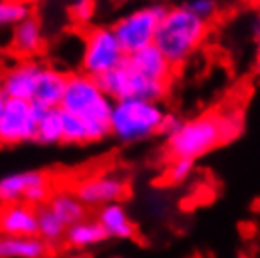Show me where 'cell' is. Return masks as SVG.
<instances>
[{
  "label": "cell",
  "instance_id": "7a4b0ae2",
  "mask_svg": "<svg viewBox=\"0 0 260 258\" xmlns=\"http://www.w3.org/2000/svg\"><path fill=\"white\" fill-rule=\"evenodd\" d=\"M111 100L100 87L98 79L76 72L68 74L66 89L60 100V110L79 119L91 132L92 143H98L110 138V115Z\"/></svg>",
  "mask_w": 260,
  "mask_h": 258
},
{
  "label": "cell",
  "instance_id": "5bb4252c",
  "mask_svg": "<svg viewBox=\"0 0 260 258\" xmlns=\"http://www.w3.org/2000/svg\"><path fill=\"white\" fill-rule=\"evenodd\" d=\"M44 45H46L44 28L34 15L26 17L10 30V49L19 57H36L44 49Z\"/></svg>",
  "mask_w": 260,
  "mask_h": 258
},
{
  "label": "cell",
  "instance_id": "83f0119b",
  "mask_svg": "<svg viewBox=\"0 0 260 258\" xmlns=\"http://www.w3.org/2000/svg\"><path fill=\"white\" fill-rule=\"evenodd\" d=\"M256 40V57H254V66H256V72L260 74V38Z\"/></svg>",
  "mask_w": 260,
  "mask_h": 258
},
{
  "label": "cell",
  "instance_id": "836d02e7",
  "mask_svg": "<svg viewBox=\"0 0 260 258\" xmlns=\"http://www.w3.org/2000/svg\"><path fill=\"white\" fill-rule=\"evenodd\" d=\"M238 258H249V256H247V254H240Z\"/></svg>",
  "mask_w": 260,
  "mask_h": 258
},
{
  "label": "cell",
  "instance_id": "8992f818",
  "mask_svg": "<svg viewBox=\"0 0 260 258\" xmlns=\"http://www.w3.org/2000/svg\"><path fill=\"white\" fill-rule=\"evenodd\" d=\"M104 92L115 102V100H128V98H140V100H153L162 102L170 94V83L155 81V79L143 76L142 72L123 60L117 68L108 72L106 76L98 79Z\"/></svg>",
  "mask_w": 260,
  "mask_h": 258
},
{
  "label": "cell",
  "instance_id": "7402d4cb",
  "mask_svg": "<svg viewBox=\"0 0 260 258\" xmlns=\"http://www.w3.org/2000/svg\"><path fill=\"white\" fill-rule=\"evenodd\" d=\"M62 143L66 145H87L92 143L91 132L79 119L62 111Z\"/></svg>",
  "mask_w": 260,
  "mask_h": 258
},
{
  "label": "cell",
  "instance_id": "ac0fdd59",
  "mask_svg": "<svg viewBox=\"0 0 260 258\" xmlns=\"http://www.w3.org/2000/svg\"><path fill=\"white\" fill-rule=\"evenodd\" d=\"M104 241H108V236H106L104 228L100 226V222L96 219L85 217L83 220H79V222L66 228L62 245L72 249V251L81 252L85 249L100 245Z\"/></svg>",
  "mask_w": 260,
  "mask_h": 258
},
{
  "label": "cell",
  "instance_id": "5b68a950",
  "mask_svg": "<svg viewBox=\"0 0 260 258\" xmlns=\"http://www.w3.org/2000/svg\"><path fill=\"white\" fill-rule=\"evenodd\" d=\"M166 12L168 6L160 0H155L149 4L132 8L111 25V30L123 47L124 55L140 51L155 42V34Z\"/></svg>",
  "mask_w": 260,
  "mask_h": 258
},
{
  "label": "cell",
  "instance_id": "f1b7e54d",
  "mask_svg": "<svg viewBox=\"0 0 260 258\" xmlns=\"http://www.w3.org/2000/svg\"><path fill=\"white\" fill-rule=\"evenodd\" d=\"M6 102H8V98L4 96V92L0 90V117H2V111H4V108H6Z\"/></svg>",
  "mask_w": 260,
  "mask_h": 258
},
{
  "label": "cell",
  "instance_id": "484cf974",
  "mask_svg": "<svg viewBox=\"0 0 260 258\" xmlns=\"http://www.w3.org/2000/svg\"><path fill=\"white\" fill-rule=\"evenodd\" d=\"M185 6L208 23L219 13V0H187Z\"/></svg>",
  "mask_w": 260,
  "mask_h": 258
},
{
  "label": "cell",
  "instance_id": "cb8c5ba5",
  "mask_svg": "<svg viewBox=\"0 0 260 258\" xmlns=\"http://www.w3.org/2000/svg\"><path fill=\"white\" fill-rule=\"evenodd\" d=\"M194 174V160L187 158H170L164 166L162 177L168 185H183L185 181L190 179V175Z\"/></svg>",
  "mask_w": 260,
  "mask_h": 258
},
{
  "label": "cell",
  "instance_id": "8fae6325",
  "mask_svg": "<svg viewBox=\"0 0 260 258\" xmlns=\"http://www.w3.org/2000/svg\"><path fill=\"white\" fill-rule=\"evenodd\" d=\"M42 66L44 64L34 62V60H23L4 72L0 78V90L4 92V96L12 98V100L30 102L36 92Z\"/></svg>",
  "mask_w": 260,
  "mask_h": 258
},
{
  "label": "cell",
  "instance_id": "d6a6232c",
  "mask_svg": "<svg viewBox=\"0 0 260 258\" xmlns=\"http://www.w3.org/2000/svg\"><path fill=\"white\" fill-rule=\"evenodd\" d=\"M2 209H4V202L0 200V215H2Z\"/></svg>",
  "mask_w": 260,
  "mask_h": 258
},
{
  "label": "cell",
  "instance_id": "8d00e7d4",
  "mask_svg": "<svg viewBox=\"0 0 260 258\" xmlns=\"http://www.w3.org/2000/svg\"><path fill=\"white\" fill-rule=\"evenodd\" d=\"M78 258H81V256H78Z\"/></svg>",
  "mask_w": 260,
  "mask_h": 258
},
{
  "label": "cell",
  "instance_id": "d6986e66",
  "mask_svg": "<svg viewBox=\"0 0 260 258\" xmlns=\"http://www.w3.org/2000/svg\"><path fill=\"white\" fill-rule=\"evenodd\" d=\"M46 204L53 213L64 222L66 228L79 222V220H83L87 217V213H89V207L79 200L72 188H57V190H53Z\"/></svg>",
  "mask_w": 260,
  "mask_h": 258
},
{
  "label": "cell",
  "instance_id": "4fadbf2b",
  "mask_svg": "<svg viewBox=\"0 0 260 258\" xmlns=\"http://www.w3.org/2000/svg\"><path fill=\"white\" fill-rule=\"evenodd\" d=\"M94 219L104 228L108 239H126V241L128 239H136L138 226L132 220L128 209H126L123 202L98 207Z\"/></svg>",
  "mask_w": 260,
  "mask_h": 258
},
{
  "label": "cell",
  "instance_id": "603a6c76",
  "mask_svg": "<svg viewBox=\"0 0 260 258\" xmlns=\"http://www.w3.org/2000/svg\"><path fill=\"white\" fill-rule=\"evenodd\" d=\"M30 6H26L19 0H0V30L10 28L12 30L21 21L30 17Z\"/></svg>",
  "mask_w": 260,
  "mask_h": 258
},
{
  "label": "cell",
  "instance_id": "30bf717a",
  "mask_svg": "<svg viewBox=\"0 0 260 258\" xmlns=\"http://www.w3.org/2000/svg\"><path fill=\"white\" fill-rule=\"evenodd\" d=\"M72 190L89 209H98L108 204L123 202L130 194V185L128 179L119 172H102L79 179Z\"/></svg>",
  "mask_w": 260,
  "mask_h": 258
},
{
  "label": "cell",
  "instance_id": "9a60e30c",
  "mask_svg": "<svg viewBox=\"0 0 260 258\" xmlns=\"http://www.w3.org/2000/svg\"><path fill=\"white\" fill-rule=\"evenodd\" d=\"M124 60L132 68L142 72L143 76L155 79V81H162V83L172 85L176 68L164 58V55L156 49L155 44L147 45V47H143V49H140L136 53H130V55L124 57Z\"/></svg>",
  "mask_w": 260,
  "mask_h": 258
},
{
  "label": "cell",
  "instance_id": "e575fe53",
  "mask_svg": "<svg viewBox=\"0 0 260 258\" xmlns=\"http://www.w3.org/2000/svg\"><path fill=\"white\" fill-rule=\"evenodd\" d=\"M111 258H124V256H111Z\"/></svg>",
  "mask_w": 260,
  "mask_h": 258
},
{
  "label": "cell",
  "instance_id": "1f68e13d",
  "mask_svg": "<svg viewBox=\"0 0 260 258\" xmlns=\"http://www.w3.org/2000/svg\"><path fill=\"white\" fill-rule=\"evenodd\" d=\"M117 4H130V2H136V0H115Z\"/></svg>",
  "mask_w": 260,
  "mask_h": 258
},
{
  "label": "cell",
  "instance_id": "3957f363",
  "mask_svg": "<svg viewBox=\"0 0 260 258\" xmlns=\"http://www.w3.org/2000/svg\"><path fill=\"white\" fill-rule=\"evenodd\" d=\"M209 34V23L200 19L185 4L168 6L155 34V47L162 53L174 68H181L198 49Z\"/></svg>",
  "mask_w": 260,
  "mask_h": 258
},
{
  "label": "cell",
  "instance_id": "277c9868",
  "mask_svg": "<svg viewBox=\"0 0 260 258\" xmlns=\"http://www.w3.org/2000/svg\"><path fill=\"white\" fill-rule=\"evenodd\" d=\"M166 113L162 102L140 98L115 100L110 115V136L124 145L145 142L160 134Z\"/></svg>",
  "mask_w": 260,
  "mask_h": 258
},
{
  "label": "cell",
  "instance_id": "d590c367",
  "mask_svg": "<svg viewBox=\"0 0 260 258\" xmlns=\"http://www.w3.org/2000/svg\"><path fill=\"white\" fill-rule=\"evenodd\" d=\"M258 211H260V204H258Z\"/></svg>",
  "mask_w": 260,
  "mask_h": 258
},
{
  "label": "cell",
  "instance_id": "4dcf8cb0",
  "mask_svg": "<svg viewBox=\"0 0 260 258\" xmlns=\"http://www.w3.org/2000/svg\"><path fill=\"white\" fill-rule=\"evenodd\" d=\"M19 2H23V4H26V6H32V4H36V2H40V0H19Z\"/></svg>",
  "mask_w": 260,
  "mask_h": 258
},
{
  "label": "cell",
  "instance_id": "ffe728a7",
  "mask_svg": "<svg viewBox=\"0 0 260 258\" xmlns=\"http://www.w3.org/2000/svg\"><path fill=\"white\" fill-rule=\"evenodd\" d=\"M34 142L40 143V145H59V143H62V110L60 108L40 111Z\"/></svg>",
  "mask_w": 260,
  "mask_h": 258
},
{
  "label": "cell",
  "instance_id": "ba28073f",
  "mask_svg": "<svg viewBox=\"0 0 260 258\" xmlns=\"http://www.w3.org/2000/svg\"><path fill=\"white\" fill-rule=\"evenodd\" d=\"M55 190L51 177L40 170L13 172L0 177V200L6 204L25 202L30 206H44Z\"/></svg>",
  "mask_w": 260,
  "mask_h": 258
},
{
  "label": "cell",
  "instance_id": "52a82bcc",
  "mask_svg": "<svg viewBox=\"0 0 260 258\" xmlns=\"http://www.w3.org/2000/svg\"><path fill=\"white\" fill-rule=\"evenodd\" d=\"M124 51L111 26H89L83 33V51L79 58L81 74L100 79L124 60Z\"/></svg>",
  "mask_w": 260,
  "mask_h": 258
},
{
  "label": "cell",
  "instance_id": "d4e9b609",
  "mask_svg": "<svg viewBox=\"0 0 260 258\" xmlns=\"http://www.w3.org/2000/svg\"><path fill=\"white\" fill-rule=\"evenodd\" d=\"M96 15V0H74L70 4V17L78 25H89Z\"/></svg>",
  "mask_w": 260,
  "mask_h": 258
},
{
  "label": "cell",
  "instance_id": "4316f807",
  "mask_svg": "<svg viewBox=\"0 0 260 258\" xmlns=\"http://www.w3.org/2000/svg\"><path fill=\"white\" fill-rule=\"evenodd\" d=\"M183 119H179L177 115H174V113H166V117H164V123H162V128H160V134L166 138V136L174 134L177 128H179V124H181Z\"/></svg>",
  "mask_w": 260,
  "mask_h": 258
},
{
  "label": "cell",
  "instance_id": "6da1fadb",
  "mask_svg": "<svg viewBox=\"0 0 260 258\" xmlns=\"http://www.w3.org/2000/svg\"><path fill=\"white\" fill-rule=\"evenodd\" d=\"M241 132V117L234 111H206L198 117L181 121L179 128L164 138L168 158L198 160L215 147L236 140Z\"/></svg>",
  "mask_w": 260,
  "mask_h": 258
},
{
  "label": "cell",
  "instance_id": "2e32d148",
  "mask_svg": "<svg viewBox=\"0 0 260 258\" xmlns=\"http://www.w3.org/2000/svg\"><path fill=\"white\" fill-rule=\"evenodd\" d=\"M66 81H68V74L66 72L44 64L42 66V72H40L36 92H34V98L30 102L34 106L44 108V110L59 108L66 89Z\"/></svg>",
  "mask_w": 260,
  "mask_h": 258
},
{
  "label": "cell",
  "instance_id": "9c48e42d",
  "mask_svg": "<svg viewBox=\"0 0 260 258\" xmlns=\"http://www.w3.org/2000/svg\"><path fill=\"white\" fill-rule=\"evenodd\" d=\"M42 110L44 108L34 106L32 102L8 98L6 108L0 117V145L13 147V145L34 142L36 123Z\"/></svg>",
  "mask_w": 260,
  "mask_h": 258
},
{
  "label": "cell",
  "instance_id": "e0dca14e",
  "mask_svg": "<svg viewBox=\"0 0 260 258\" xmlns=\"http://www.w3.org/2000/svg\"><path fill=\"white\" fill-rule=\"evenodd\" d=\"M55 249L38 236H0V258H53Z\"/></svg>",
  "mask_w": 260,
  "mask_h": 258
},
{
  "label": "cell",
  "instance_id": "44dd1931",
  "mask_svg": "<svg viewBox=\"0 0 260 258\" xmlns=\"http://www.w3.org/2000/svg\"><path fill=\"white\" fill-rule=\"evenodd\" d=\"M36 215H38V238H42L46 243L57 249L62 245L66 234L64 222L53 213L51 209L47 207V204L36 207Z\"/></svg>",
  "mask_w": 260,
  "mask_h": 258
},
{
  "label": "cell",
  "instance_id": "7c38bea8",
  "mask_svg": "<svg viewBox=\"0 0 260 258\" xmlns=\"http://www.w3.org/2000/svg\"><path fill=\"white\" fill-rule=\"evenodd\" d=\"M0 236H38V215L36 207L25 202L6 204L0 215Z\"/></svg>",
  "mask_w": 260,
  "mask_h": 258
},
{
  "label": "cell",
  "instance_id": "f546056e",
  "mask_svg": "<svg viewBox=\"0 0 260 258\" xmlns=\"http://www.w3.org/2000/svg\"><path fill=\"white\" fill-rule=\"evenodd\" d=\"M253 34H254V38H260V17L256 21H254V25H253Z\"/></svg>",
  "mask_w": 260,
  "mask_h": 258
}]
</instances>
